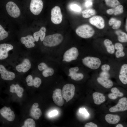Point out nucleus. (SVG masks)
<instances>
[{
	"label": "nucleus",
	"instance_id": "3",
	"mask_svg": "<svg viewBox=\"0 0 127 127\" xmlns=\"http://www.w3.org/2000/svg\"><path fill=\"white\" fill-rule=\"evenodd\" d=\"M82 61L84 65L92 70L98 69L101 64L100 60L97 57L87 56L83 59Z\"/></svg>",
	"mask_w": 127,
	"mask_h": 127
},
{
	"label": "nucleus",
	"instance_id": "45",
	"mask_svg": "<svg viewBox=\"0 0 127 127\" xmlns=\"http://www.w3.org/2000/svg\"><path fill=\"white\" fill-rule=\"evenodd\" d=\"M118 97L117 95L113 93H110L108 95L109 98L112 99H116Z\"/></svg>",
	"mask_w": 127,
	"mask_h": 127
},
{
	"label": "nucleus",
	"instance_id": "43",
	"mask_svg": "<svg viewBox=\"0 0 127 127\" xmlns=\"http://www.w3.org/2000/svg\"><path fill=\"white\" fill-rule=\"evenodd\" d=\"M100 77L108 79L110 77V74L108 72L102 71L100 74Z\"/></svg>",
	"mask_w": 127,
	"mask_h": 127
},
{
	"label": "nucleus",
	"instance_id": "17",
	"mask_svg": "<svg viewBox=\"0 0 127 127\" xmlns=\"http://www.w3.org/2000/svg\"><path fill=\"white\" fill-rule=\"evenodd\" d=\"M119 78L123 84L127 83V64H124L121 66L119 75Z\"/></svg>",
	"mask_w": 127,
	"mask_h": 127
},
{
	"label": "nucleus",
	"instance_id": "13",
	"mask_svg": "<svg viewBox=\"0 0 127 127\" xmlns=\"http://www.w3.org/2000/svg\"><path fill=\"white\" fill-rule=\"evenodd\" d=\"M0 74L1 78L5 80H12L15 78V73L7 71L3 65H0Z\"/></svg>",
	"mask_w": 127,
	"mask_h": 127
},
{
	"label": "nucleus",
	"instance_id": "6",
	"mask_svg": "<svg viewBox=\"0 0 127 127\" xmlns=\"http://www.w3.org/2000/svg\"><path fill=\"white\" fill-rule=\"evenodd\" d=\"M6 8L7 12L11 16L16 18L20 16V10L15 3L11 1L8 2L6 5Z\"/></svg>",
	"mask_w": 127,
	"mask_h": 127
},
{
	"label": "nucleus",
	"instance_id": "53",
	"mask_svg": "<svg viewBox=\"0 0 127 127\" xmlns=\"http://www.w3.org/2000/svg\"><path fill=\"white\" fill-rule=\"evenodd\" d=\"M127 19H126V25H125V29H126V32H127Z\"/></svg>",
	"mask_w": 127,
	"mask_h": 127
},
{
	"label": "nucleus",
	"instance_id": "10",
	"mask_svg": "<svg viewBox=\"0 0 127 127\" xmlns=\"http://www.w3.org/2000/svg\"><path fill=\"white\" fill-rule=\"evenodd\" d=\"M0 114L3 117L10 121H13L15 118L14 112L10 107H3L0 109Z\"/></svg>",
	"mask_w": 127,
	"mask_h": 127
},
{
	"label": "nucleus",
	"instance_id": "20",
	"mask_svg": "<svg viewBox=\"0 0 127 127\" xmlns=\"http://www.w3.org/2000/svg\"><path fill=\"white\" fill-rule=\"evenodd\" d=\"M94 103L96 104L99 105L105 102V97L103 95L98 92H95L92 95Z\"/></svg>",
	"mask_w": 127,
	"mask_h": 127
},
{
	"label": "nucleus",
	"instance_id": "40",
	"mask_svg": "<svg viewBox=\"0 0 127 127\" xmlns=\"http://www.w3.org/2000/svg\"><path fill=\"white\" fill-rule=\"evenodd\" d=\"M114 46L115 48L117 50H123L124 48L122 44L119 43H115Z\"/></svg>",
	"mask_w": 127,
	"mask_h": 127
},
{
	"label": "nucleus",
	"instance_id": "44",
	"mask_svg": "<svg viewBox=\"0 0 127 127\" xmlns=\"http://www.w3.org/2000/svg\"><path fill=\"white\" fill-rule=\"evenodd\" d=\"M85 127H97V125L94 123L90 122L87 123L84 126Z\"/></svg>",
	"mask_w": 127,
	"mask_h": 127
},
{
	"label": "nucleus",
	"instance_id": "4",
	"mask_svg": "<svg viewBox=\"0 0 127 127\" xmlns=\"http://www.w3.org/2000/svg\"><path fill=\"white\" fill-rule=\"evenodd\" d=\"M75 87L71 84H67L63 87L62 93L63 98L67 102L71 100L74 97L75 93Z\"/></svg>",
	"mask_w": 127,
	"mask_h": 127
},
{
	"label": "nucleus",
	"instance_id": "5",
	"mask_svg": "<svg viewBox=\"0 0 127 127\" xmlns=\"http://www.w3.org/2000/svg\"><path fill=\"white\" fill-rule=\"evenodd\" d=\"M51 20L54 24H60L62 20V15L60 8L56 6L53 8L51 12Z\"/></svg>",
	"mask_w": 127,
	"mask_h": 127
},
{
	"label": "nucleus",
	"instance_id": "49",
	"mask_svg": "<svg viewBox=\"0 0 127 127\" xmlns=\"http://www.w3.org/2000/svg\"><path fill=\"white\" fill-rule=\"evenodd\" d=\"M92 4V2L90 1H87L85 3V5L87 7H89L91 6Z\"/></svg>",
	"mask_w": 127,
	"mask_h": 127
},
{
	"label": "nucleus",
	"instance_id": "36",
	"mask_svg": "<svg viewBox=\"0 0 127 127\" xmlns=\"http://www.w3.org/2000/svg\"><path fill=\"white\" fill-rule=\"evenodd\" d=\"M111 91L112 93H114L118 96L122 97L123 95V94L120 92L119 89L116 87L112 88L111 89Z\"/></svg>",
	"mask_w": 127,
	"mask_h": 127
},
{
	"label": "nucleus",
	"instance_id": "1",
	"mask_svg": "<svg viewBox=\"0 0 127 127\" xmlns=\"http://www.w3.org/2000/svg\"><path fill=\"white\" fill-rule=\"evenodd\" d=\"M75 32L79 37L87 39L93 36L95 34V31L89 25L84 24L78 27L75 30Z\"/></svg>",
	"mask_w": 127,
	"mask_h": 127
},
{
	"label": "nucleus",
	"instance_id": "47",
	"mask_svg": "<svg viewBox=\"0 0 127 127\" xmlns=\"http://www.w3.org/2000/svg\"><path fill=\"white\" fill-rule=\"evenodd\" d=\"M58 114V112L56 110L50 112L49 114V115L50 117L53 116L57 115Z\"/></svg>",
	"mask_w": 127,
	"mask_h": 127
},
{
	"label": "nucleus",
	"instance_id": "12",
	"mask_svg": "<svg viewBox=\"0 0 127 127\" xmlns=\"http://www.w3.org/2000/svg\"><path fill=\"white\" fill-rule=\"evenodd\" d=\"M52 98L54 103L59 107L62 106L64 102L61 89H56L53 91Z\"/></svg>",
	"mask_w": 127,
	"mask_h": 127
},
{
	"label": "nucleus",
	"instance_id": "32",
	"mask_svg": "<svg viewBox=\"0 0 127 127\" xmlns=\"http://www.w3.org/2000/svg\"><path fill=\"white\" fill-rule=\"evenodd\" d=\"M123 6L121 5H119L115 7L114 10V14L117 15L122 13L123 12Z\"/></svg>",
	"mask_w": 127,
	"mask_h": 127
},
{
	"label": "nucleus",
	"instance_id": "9",
	"mask_svg": "<svg viewBox=\"0 0 127 127\" xmlns=\"http://www.w3.org/2000/svg\"><path fill=\"white\" fill-rule=\"evenodd\" d=\"M127 110V99L123 97L120 99L117 104L109 109L111 112L123 111Z\"/></svg>",
	"mask_w": 127,
	"mask_h": 127
},
{
	"label": "nucleus",
	"instance_id": "41",
	"mask_svg": "<svg viewBox=\"0 0 127 127\" xmlns=\"http://www.w3.org/2000/svg\"><path fill=\"white\" fill-rule=\"evenodd\" d=\"M48 67L47 65L44 63H40L38 66L39 70L40 71L44 70Z\"/></svg>",
	"mask_w": 127,
	"mask_h": 127
},
{
	"label": "nucleus",
	"instance_id": "23",
	"mask_svg": "<svg viewBox=\"0 0 127 127\" xmlns=\"http://www.w3.org/2000/svg\"><path fill=\"white\" fill-rule=\"evenodd\" d=\"M118 36V41L122 43L126 42L127 41V35L125 32L120 30H118L115 32Z\"/></svg>",
	"mask_w": 127,
	"mask_h": 127
},
{
	"label": "nucleus",
	"instance_id": "50",
	"mask_svg": "<svg viewBox=\"0 0 127 127\" xmlns=\"http://www.w3.org/2000/svg\"><path fill=\"white\" fill-rule=\"evenodd\" d=\"M107 13L109 15H111L114 13V10L112 9H110L107 10Z\"/></svg>",
	"mask_w": 127,
	"mask_h": 127
},
{
	"label": "nucleus",
	"instance_id": "2",
	"mask_svg": "<svg viewBox=\"0 0 127 127\" xmlns=\"http://www.w3.org/2000/svg\"><path fill=\"white\" fill-rule=\"evenodd\" d=\"M63 37L59 33H55L48 35L45 37L43 41L44 45L47 47H51L57 46L63 41Z\"/></svg>",
	"mask_w": 127,
	"mask_h": 127
},
{
	"label": "nucleus",
	"instance_id": "48",
	"mask_svg": "<svg viewBox=\"0 0 127 127\" xmlns=\"http://www.w3.org/2000/svg\"><path fill=\"white\" fill-rule=\"evenodd\" d=\"M116 19L114 18H111L109 20V24L110 26H112L113 25Z\"/></svg>",
	"mask_w": 127,
	"mask_h": 127
},
{
	"label": "nucleus",
	"instance_id": "34",
	"mask_svg": "<svg viewBox=\"0 0 127 127\" xmlns=\"http://www.w3.org/2000/svg\"><path fill=\"white\" fill-rule=\"evenodd\" d=\"M41 83V79L38 77H36L33 79V86L35 87H39Z\"/></svg>",
	"mask_w": 127,
	"mask_h": 127
},
{
	"label": "nucleus",
	"instance_id": "26",
	"mask_svg": "<svg viewBox=\"0 0 127 127\" xmlns=\"http://www.w3.org/2000/svg\"><path fill=\"white\" fill-rule=\"evenodd\" d=\"M106 4L108 6L112 8L115 7L120 4L118 0H105Z\"/></svg>",
	"mask_w": 127,
	"mask_h": 127
},
{
	"label": "nucleus",
	"instance_id": "8",
	"mask_svg": "<svg viewBox=\"0 0 127 127\" xmlns=\"http://www.w3.org/2000/svg\"><path fill=\"white\" fill-rule=\"evenodd\" d=\"M43 5L42 0H31L30 4V11L33 14L38 15L41 12Z\"/></svg>",
	"mask_w": 127,
	"mask_h": 127
},
{
	"label": "nucleus",
	"instance_id": "14",
	"mask_svg": "<svg viewBox=\"0 0 127 127\" xmlns=\"http://www.w3.org/2000/svg\"><path fill=\"white\" fill-rule=\"evenodd\" d=\"M31 65L29 60L27 59H24L22 63L16 67L17 71L18 72L22 71L25 73L28 71L30 68Z\"/></svg>",
	"mask_w": 127,
	"mask_h": 127
},
{
	"label": "nucleus",
	"instance_id": "15",
	"mask_svg": "<svg viewBox=\"0 0 127 127\" xmlns=\"http://www.w3.org/2000/svg\"><path fill=\"white\" fill-rule=\"evenodd\" d=\"M21 43L24 44L27 48L33 47L35 46L34 42L35 40L34 37L32 35H28L26 37H23L20 39Z\"/></svg>",
	"mask_w": 127,
	"mask_h": 127
},
{
	"label": "nucleus",
	"instance_id": "24",
	"mask_svg": "<svg viewBox=\"0 0 127 127\" xmlns=\"http://www.w3.org/2000/svg\"><path fill=\"white\" fill-rule=\"evenodd\" d=\"M13 46L11 44H0V52L4 54H8V52L13 49Z\"/></svg>",
	"mask_w": 127,
	"mask_h": 127
},
{
	"label": "nucleus",
	"instance_id": "30",
	"mask_svg": "<svg viewBox=\"0 0 127 127\" xmlns=\"http://www.w3.org/2000/svg\"><path fill=\"white\" fill-rule=\"evenodd\" d=\"M71 79L76 81H79L82 79L84 77L83 74L81 73H74L70 76Z\"/></svg>",
	"mask_w": 127,
	"mask_h": 127
},
{
	"label": "nucleus",
	"instance_id": "52",
	"mask_svg": "<svg viewBox=\"0 0 127 127\" xmlns=\"http://www.w3.org/2000/svg\"><path fill=\"white\" fill-rule=\"evenodd\" d=\"M116 127H123V126L121 124H119L117 125L116 126Z\"/></svg>",
	"mask_w": 127,
	"mask_h": 127
},
{
	"label": "nucleus",
	"instance_id": "27",
	"mask_svg": "<svg viewBox=\"0 0 127 127\" xmlns=\"http://www.w3.org/2000/svg\"><path fill=\"white\" fill-rule=\"evenodd\" d=\"M36 123L32 119L28 118L24 122V124L22 127H35Z\"/></svg>",
	"mask_w": 127,
	"mask_h": 127
},
{
	"label": "nucleus",
	"instance_id": "33",
	"mask_svg": "<svg viewBox=\"0 0 127 127\" xmlns=\"http://www.w3.org/2000/svg\"><path fill=\"white\" fill-rule=\"evenodd\" d=\"M70 8L71 10L76 12H79L81 10V7L76 4H71L70 6Z\"/></svg>",
	"mask_w": 127,
	"mask_h": 127
},
{
	"label": "nucleus",
	"instance_id": "35",
	"mask_svg": "<svg viewBox=\"0 0 127 127\" xmlns=\"http://www.w3.org/2000/svg\"><path fill=\"white\" fill-rule=\"evenodd\" d=\"M25 80L27 83L28 86H33V79L32 75H29L26 78Z\"/></svg>",
	"mask_w": 127,
	"mask_h": 127
},
{
	"label": "nucleus",
	"instance_id": "51",
	"mask_svg": "<svg viewBox=\"0 0 127 127\" xmlns=\"http://www.w3.org/2000/svg\"><path fill=\"white\" fill-rule=\"evenodd\" d=\"M79 112L85 115L87 112V111L85 108H80L79 110Z\"/></svg>",
	"mask_w": 127,
	"mask_h": 127
},
{
	"label": "nucleus",
	"instance_id": "39",
	"mask_svg": "<svg viewBox=\"0 0 127 127\" xmlns=\"http://www.w3.org/2000/svg\"><path fill=\"white\" fill-rule=\"evenodd\" d=\"M125 54L123 50H117L115 53V56L117 58H119L124 56Z\"/></svg>",
	"mask_w": 127,
	"mask_h": 127
},
{
	"label": "nucleus",
	"instance_id": "46",
	"mask_svg": "<svg viewBox=\"0 0 127 127\" xmlns=\"http://www.w3.org/2000/svg\"><path fill=\"white\" fill-rule=\"evenodd\" d=\"M16 88L15 85L14 84L11 85L10 87V92L12 93H15Z\"/></svg>",
	"mask_w": 127,
	"mask_h": 127
},
{
	"label": "nucleus",
	"instance_id": "54",
	"mask_svg": "<svg viewBox=\"0 0 127 127\" xmlns=\"http://www.w3.org/2000/svg\"><path fill=\"white\" fill-rule=\"evenodd\" d=\"M87 0V1H92V0Z\"/></svg>",
	"mask_w": 127,
	"mask_h": 127
},
{
	"label": "nucleus",
	"instance_id": "38",
	"mask_svg": "<svg viewBox=\"0 0 127 127\" xmlns=\"http://www.w3.org/2000/svg\"><path fill=\"white\" fill-rule=\"evenodd\" d=\"M79 70V68L77 67L71 68L69 70V74L68 75L71 76L73 74L77 72Z\"/></svg>",
	"mask_w": 127,
	"mask_h": 127
},
{
	"label": "nucleus",
	"instance_id": "22",
	"mask_svg": "<svg viewBox=\"0 0 127 127\" xmlns=\"http://www.w3.org/2000/svg\"><path fill=\"white\" fill-rule=\"evenodd\" d=\"M103 43L107 52L110 54H114L115 52V48L111 41L106 39L104 40Z\"/></svg>",
	"mask_w": 127,
	"mask_h": 127
},
{
	"label": "nucleus",
	"instance_id": "7",
	"mask_svg": "<svg viewBox=\"0 0 127 127\" xmlns=\"http://www.w3.org/2000/svg\"><path fill=\"white\" fill-rule=\"evenodd\" d=\"M79 55L78 49L76 47H72L66 51L64 53L63 61L70 62L76 60Z\"/></svg>",
	"mask_w": 127,
	"mask_h": 127
},
{
	"label": "nucleus",
	"instance_id": "21",
	"mask_svg": "<svg viewBox=\"0 0 127 127\" xmlns=\"http://www.w3.org/2000/svg\"><path fill=\"white\" fill-rule=\"evenodd\" d=\"M105 119L107 122L108 123L114 124L119 122L120 118L118 115L108 114L106 115Z\"/></svg>",
	"mask_w": 127,
	"mask_h": 127
},
{
	"label": "nucleus",
	"instance_id": "31",
	"mask_svg": "<svg viewBox=\"0 0 127 127\" xmlns=\"http://www.w3.org/2000/svg\"><path fill=\"white\" fill-rule=\"evenodd\" d=\"M16 88L15 93L20 98L22 97L24 90L23 88L20 87L18 84L15 85Z\"/></svg>",
	"mask_w": 127,
	"mask_h": 127
},
{
	"label": "nucleus",
	"instance_id": "19",
	"mask_svg": "<svg viewBox=\"0 0 127 127\" xmlns=\"http://www.w3.org/2000/svg\"><path fill=\"white\" fill-rule=\"evenodd\" d=\"M97 80L99 83L107 88H111L113 85L112 81L108 79L100 77L97 78Z\"/></svg>",
	"mask_w": 127,
	"mask_h": 127
},
{
	"label": "nucleus",
	"instance_id": "37",
	"mask_svg": "<svg viewBox=\"0 0 127 127\" xmlns=\"http://www.w3.org/2000/svg\"><path fill=\"white\" fill-rule=\"evenodd\" d=\"M121 21L116 20L112 25V28L114 29H117L121 26Z\"/></svg>",
	"mask_w": 127,
	"mask_h": 127
},
{
	"label": "nucleus",
	"instance_id": "18",
	"mask_svg": "<svg viewBox=\"0 0 127 127\" xmlns=\"http://www.w3.org/2000/svg\"><path fill=\"white\" fill-rule=\"evenodd\" d=\"M46 31V28L44 27H42L39 31L34 33L33 35L35 41L36 42L38 41L39 37H40L41 41H43L45 37Z\"/></svg>",
	"mask_w": 127,
	"mask_h": 127
},
{
	"label": "nucleus",
	"instance_id": "29",
	"mask_svg": "<svg viewBox=\"0 0 127 127\" xmlns=\"http://www.w3.org/2000/svg\"><path fill=\"white\" fill-rule=\"evenodd\" d=\"M8 34L0 24V41L6 38L8 36Z\"/></svg>",
	"mask_w": 127,
	"mask_h": 127
},
{
	"label": "nucleus",
	"instance_id": "28",
	"mask_svg": "<svg viewBox=\"0 0 127 127\" xmlns=\"http://www.w3.org/2000/svg\"><path fill=\"white\" fill-rule=\"evenodd\" d=\"M54 73V71L52 68L48 67L44 70L42 72V74L44 77H47L49 76L53 75Z\"/></svg>",
	"mask_w": 127,
	"mask_h": 127
},
{
	"label": "nucleus",
	"instance_id": "25",
	"mask_svg": "<svg viewBox=\"0 0 127 127\" xmlns=\"http://www.w3.org/2000/svg\"><path fill=\"white\" fill-rule=\"evenodd\" d=\"M96 13V12L94 9H88L82 11V16L83 18H87L95 15Z\"/></svg>",
	"mask_w": 127,
	"mask_h": 127
},
{
	"label": "nucleus",
	"instance_id": "11",
	"mask_svg": "<svg viewBox=\"0 0 127 127\" xmlns=\"http://www.w3.org/2000/svg\"><path fill=\"white\" fill-rule=\"evenodd\" d=\"M90 23L97 28L102 29L105 26L104 20L101 16H95L90 18L89 20Z\"/></svg>",
	"mask_w": 127,
	"mask_h": 127
},
{
	"label": "nucleus",
	"instance_id": "42",
	"mask_svg": "<svg viewBox=\"0 0 127 127\" xmlns=\"http://www.w3.org/2000/svg\"><path fill=\"white\" fill-rule=\"evenodd\" d=\"M101 68L103 71L108 72L110 69V67L109 65L105 64L102 65Z\"/></svg>",
	"mask_w": 127,
	"mask_h": 127
},
{
	"label": "nucleus",
	"instance_id": "16",
	"mask_svg": "<svg viewBox=\"0 0 127 127\" xmlns=\"http://www.w3.org/2000/svg\"><path fill=\"white\" fill-rule=\"evenodd\" d=\"M38 104L35 103L32 105L30 111L31 115L36 119H38L42 115V112L40 109L38 108Z\"/></svg>",
	"mask_w": 127,
	"mask_h": 127
}]
</instances>
